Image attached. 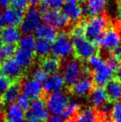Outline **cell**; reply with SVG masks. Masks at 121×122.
<instances>
[{
	"mask_svg": "<svg viewBox=\"0 0 121 122\" xmlns=\"http://www.w3.org/2000/svg\"><path fill=\"white\" fill-rule=\"evenodd\" d=\"M75 56L78 60H88L98 53L97 45L89 41L85 36L71 37Z\"/></svg>",
	"mask_w": 121,
	"mask_h": 122,
	"instance_id": "3",
	"label": "cell"
},
{
	"mask_svg": "<svg viewBox=\"0 0 121 122\" xmlns=\"http://www.w3.org/2000/svg\"><path fill=\"white\" fill-rule=\"evenodd\" d=\"M21 38V32L16 27L6 26L0 32V39L4 44H13L15 45L18 43Z\"/></svg>",
	"mask_w": 121,
	"mask_h": 122,
	"instance_id": "17",
	"label": "cell"
},
{
	"mask_svg": "<svg viewBox=\"0 0 121 122\" xmlns=\"http://www.w3.org/2000/svg\"><path fill=\"white\" fill-rule=\"evenodd\" d=\"M13 82L5 76H3V74L0 72V97L2 96V94L9 87V86Z\"/></svg>",
	"mask_w": 121,
	"mask_h": 122,
	"instance_id": "35",
	"label": "cell"
},
{
	"mask_svg": "<svg viewBox=\"0 0 121 122\" xmlns=\"http://www.w3.org/2000/svg\"><path fill=\"white\" fill-rule=\"evenodd\" d=\"M17 105L24 111L25 113L29 110L31 105V99L25 94H21L17 99Z\"/></svg>",
	"mask_w": 121,
	"mask_h": 122,
	"instance_id": "32",
	"label": "cell"
},
{
	"mask_svg": "<svg viewBox=\"0 0 121 122\" xmlns=\"http://www.w3.org/2000/svg\"><path fill=\"white\" fill-rule=\"evenodd\" d=\"M108 101L105 88L102 86H95L90 93V102L94 107L100 108Z\"/></svg>",
	"mask_w": 121,
	"mask_h": 122,
	"instance_id": "24",
	"label": "cell"
},
{
	"mask_svg": "<svg viewBox=\"0 0 121 122\" xmlns=\"http://www.w3.org/2000/svg\"><path fill=\"white\" fill-rule=\"evenodd\" d=\"M111 104L112 103L107 101L106 103H105L103 106L100 107V111H101V113L105 116V117H107V116L110 114V112H111V110H112V105Z\"/></svg>",
	"mask_w": 121,
	"mask_h": 122,
	"instance_id": "37",
	"label": "cell"
},
{
	"mask_svg": "<svg viewBox=\"0 0 121 122\" xmlns=\"http://www.w3.org/2000/svg\"><path fill=\"white\" fill-rule=\"evenodd\" d=\"M108 0H88L87 4L82 8L83 14L87 16H100L106 8Z\"/></svg>",
	"mask_w": 121,
	"mask_h": 122,
	"instance_id": "16",
	"label": "cell"
},
{
	"mask_svg": "<svg viewBox=\"0 0 121 122\" xmlns=\"http://www.w3.org/2000/svg\"><path fill=\"white\" fill-rule=\"evenodd\" d=\"M47 122H63V121H62V120L60 118V116H52V118H50Z\"/></svg>",
	"mask_w": 121,
	"mask_h": 122,
	"instance_id": "41",
	"label": "cell"
},
{
	"mask_svg": "<svg viewBox=\"0 0 121 122\" xmlns=\"http://www.w3.org/2000/svg\"><path fill=\"white\" fill-rule=\"evenodd\" d=\"M110 116L114 122H121V101L114 103Z\"/></svg>",
	"mask_w": 121,
	"mask_h": 122,
	"instance_id": "33",
	"label": "cell"
},
{
	"mask_svg": "<svg viewBox=\"0 0 121 122\" xmlns=\"http://www.w3.org/2000/svg\"><path fill=\"white\" fill-rule=\"evenodd\" d=\"M3 15L5 20V23H7L8 26L17 27L21 24L24 13L23 11L13 7H7L3 11Z\"/></svg>",
	"mask_w": 121,
	"mask_h": 122,
	"instance_id": "19",
	"label": "cell"
},
{
	"mask_svg": "<svg viewBox=\"0 0 121 122\" xmlns=\"http://www.w3.org/2000/svg\"><path fill=\"white\" fill-rule=\"evenodd\" d=\"M118 15H119V18H120L121 19V4L120 5V6H119V9H118Z\"/></svg>",
	"mask_w": 121,
	"mask_h": 122,
	"instance_id": "46",
	"label": "cell"
},
{
	"mask_svg": "<svg viewBox=\"0 0 121 122\" xmlns=\"http://www.w3.org/2000/svg\"><path fill=\"white\" fill-rule=\"evenodd\" d=\"M16 47L13 44H4L3 43L0 46V60H7L12 58L15 54Z\"/></svg>",
	"mask_w": 121,
	"mask_h": 122,
	"instance_id": "30",
	"label": "cell"
},
{
	"mask_svg": "<svg viewBox=\"0 0 121 122\" xmlns=\"http://www.w3.org/2000/svg\"><path fill=\"white\" fill-rule=\"evenodd\" d=\"M42 20L40 10L35 7H30L23 15V21L20 24V31L25 34L35 32L37 27L41 25Z\"/></svg>",
	"mask_w": 121,
	"mask_h": 122,
	"instance_id": "7",
	"label": "cell"
},
{
	"mask_svg": "<svg viewBox=\"0 0 121 122\" xmlns=\"http://www.w3.org/2000/svg\"><path fill=\"white\" fill-rule=\"evenodd\" d=\"M32 80L36 81L37 82L40 84H42L47 81V79L48 78V75L41 68H37L33 71L32 72Z\"/></svg>",
	"mask_w": 121,
	"mask_h": 122,
	"instance_id": "34",
	"label": "cell"
},
{
	"mask_svg": "<svg viewBox=\"0 0 121 122\" xmlns=\"http://www.w3.org/2000/svg\"><path fill=\"white\" fill-rule=\"evenodd\" d=\"M42 19L45 24L50 26L54 29H61L66 27L69 23L68 18L63 14L62 12L54 9H44L42 10Z\"/></svg>",
	"mask_w": 121,
	"mask_h": 122,
	"instance_id": "10",
	"label": "cell"
},
{
	"mask_svg": "<svg viewBox=\"0 0 121 122\" xmlns=\"http://www.w3.org/2000/svg\"><path fill=\"white\" fill-rule=\"evenodd\" d=\"M80 109V104L79 102L76 101H71L66 108L64 110L62 113L60 115V118L62 120V121H68L70 119L73 117L76 113L78 112Z\"/></svg>",
	"mask_w": 121,
	"mask_h": 122,
	"instance_id": "27",
	"label": "cell"
},
{
	"mask_svg": "<svg viewBox=\"0 0 121 122\" xmlns=\"http://www.w3.org/2000/svg\"><path fill=\"white\" fill-rule=\"evenodd\" d=\"M22 91L23 94L28 96L30 99L35 100L43 97V87L42 84L38 83L32 79H27L21 82Z\"/></svg>",
	"mask_w": 121,
	"mask_h": 122,
	"instance_id": "14",
	"label": "cell"
},
{
	"mask_svg": "<svg viewBox=\"0 0 121 122\" xmlns=\"http://www.w3.org/2000/svg\"><path fill=\"white\" fill-rule=\"evenodd\" d=\"M42 3V9H54L58 10L62 7L64 0H40Z\"/></svg>",
	"mask_w": 121,
	"mask_h": 122,
	"instance_id": "31",
	"label": "cell"
},
{
	"mask_svg": "<svg viewBox=\"0 0 121 122\" xmlns=\"http://www.w3.org/2000/svg\"><path fill=\"white\" fill-rule=\"evenodd\" d=\"M66 122H98V115L93 108L87 107L78 111Z\"/></svg>",
	"mask_w": 121,
	"mask_h": 122,
	"instance_id": "22",
	"label": "cell"
},
{
	"mask_svg": "<svg viewBox=\"0 0 121 122\" xmlns=\"http://www.w3.org/2000/svg\"><path fill=\"white\" fill-rule=\"evenodd\" d=\"M43 97L47 111L54 116H58L64 111L71 101L66 92L61 91L52 92L47 95L44 94Z\"/></svg>",
	"mask_w": 121,
	"mask_h": 122,
	"instance_id": "6",
	"label": "cell"
},
{
	"mask_svg": "<svg viewBox=\"0 0 121 122\" xmlns=\"http://www.w3.org/2000/svg\"><path fill=\"white\" fill-rule=\"evenodd\" d=\"M34 56H34V53L32 51L19 47L15 51L14 59L19 64V66L24 70L32 66L34 61Z\"/></svg>",
	"mask_w": 121,
	"mask_h": 122,
	"instance_id": "21",
	"label": "cell"
},
{
	"mask_svg": "<svg viewBox=\"0 0 121 122\" xmlns=\"http://www.w3.org/2000/svg\"><path fill=\"white\" fill-rule=\"evenodd\" d=\"M88 72H90L89 69L86 67L80 60L72 58L65 63L61 76L65 84L69 88Z\"/></svg>",
	"mask_w": 121,
	"mask_h": 122,
	"instance_id": "2",
	"label": "cell"
},
{
	"mask_svg": "<svg viewBox=\"0 0 121 122\" xmlns=\"http://www.w3.org/2000/svg\"><path fill=\"white\" fill-rule=\"evenodd\" d=\"M103 122H114L113 120L111 119V118H108V117H105V119H104Z\"/></svg>",
	"mask_w": 121,
	"mask_h": 122,
	"instance_id": "45",
	"label": "cell"
},
{
	"mask_svg": "<svg viewBox=\"0 0 121 122\" xmlns=\"http://www.w3.org/2000/svg\"><path fill=\"white\" fill-rule=\"evenodd\" d=\"M115 79H116L119 82L121 83V66L115 71Z\"/></svg>",
	"mask_w": 121,
	"mask_h": 122,
	"instance_id": "39",
	"label": "cell"
},
{
	"mask_svg": "<svg viewBox=\"0 0 121 122\" xmlns=\"http://www.w3.org/2000/svg\"><path fill=\"white\" fill-rule=\"evenodd\" d=\"M78 1H81V2H86V1H88V0H78Z\"/></svg>",
	"mask_w": 121,
	"mask_h": 122,
	"instance_id": "48",
	"label": "cell"
},
{
	"mask_svg": "<svg viewBox=\"0 0 121 122\" xmlns=\"http://www.w3.org/2000/svg\"><path fill=\"white\" fill-rule=\"evenodd\" d=\"M93 81L91 77L90 72H88L68 89L72 95L82 97L90 95L93 89Z\"/></svg>",
	"mask_w": 121,
	"mask_h": 122,
	"instance_id": "11",
	"label": "cell"
},
{
	"mask_svg": "<svg viewBox=\"0 0 121 122\" xmlns=\"http://www.w3.org/2000/svg\"><path fill=\"white\" fill-rule=\"evenodd\" d=\"M62 13L71 22L78 21L83 14L82 8L78 3V0H64Z\"/></svg>",
	"mask_w": 121,
	"mask_h": 122,
	"instance_id": "13",
	"label": "cell"
},
{
	"mask_svg": "<svg viewBox=\"0 0 121 122\" xmlns=\"http://www.w3.org/2000/svg\"><path fill=\"white\" fill-rule=\"evenodd\" d=\"M35 35L37 37V39H42L47 42H51L55 40L57 37V32L52 27L47 24H41L37 27V29L35 32Z\"/></svg>",
	"mask_w": 121,
	"mask_h": 122,
	"instance_id": "26",
	"label": "cell"
},
{
	"mask_svg": "<svg viewBox=\"0 0 121 122\" xmlns=\"http://www.w3.org/2000/svg\"><path fill=\"white\" fill-rule=\"evenodd\" d=\"M18 44H19L20 48L33 51L36 44V39L31 34H25L24 36L21 37L19 42H18Z\"/></svg>",
	"mask_w": 121,
	"mask_h": 122,
	"instance_id": "29",
	"label": "cell"
},
{
	"mask_svg": "<svg viewBox=\"0 0 121 122\" xmlns=\"http://www.w3.org/2000/svg\"><path fill=\"white\" fill-rule=\"evenodd\" d=\"M26 117L37 118L43 121H47L48 119L49 111L46 107L43 97L32 100V101H31L29 110L26 112Z\"/></svg>",
	"mask_w": 121,
	"mask_h": 122,
	"instance_id": "12",
	"label": "cell"
},
{
	"mask_svg": "<svg viewBox=\"0 0 121 122\" xmlns=\"http://www.w3.org/2000/svg\"><path fill=\"white\" fill-rule=\"evenodd\" d=\"M2 106H3V105H2V103L0 102V114H1V111H2Z\"/></svg>",
	"mask_w": 121,
	"mask_h": 122,
	"instance_id": "47",
	"label": "cell"
},
{
	"mask_svg": "<svg viewBox=\"0 0 121 122\" xmlns=\"http://www.w3.org/2000/svg\"><path fill=\"white\" fill-rule=\"evenodd\" d=\"M35 53L40 57L43 58L48 56L49 52L51 51V44L49 42L42 39L36 40L35 47H34Z\"/></svg>",
	"mask_w": 121,
	"mask_h": 122,
	"instance_id": "28",
	"label": "cell"
},
{
	"mask_svg": "<svg viewBox=\"0 0 121 122\" xmlns=\"http://www.w3.org/2000/svg\"><path fill=\"white\" fill-rule=\"evenodd\" d=\"M21 81L13 82L0 97V102L3 106H6V105L10 106L13 104L15 101H17L18 97L21 95Z\"/></svg>",
	"mask_w": 121,
	"mask_h": 122,
	"instance_id": "15",
	"label": "cell"
},
{
	"mask_svg": "<svg viewBox=\"0 0 121 122\" xmlns=\"http://www.w3.org/2000/svg\"><path fill=\"white\" fill-rule=\"evenodd\" d=\"M51 51L58 59H66L72 55L74 52L72 41L66 32L62 31L57 34L55 40L51 45Z\"/></svg>",
	"mask_w": 121,
	"mask_h": 122,
	"instance_id": "5",
	"label": "cell"
},
{
	"mask_svg": "<svg viewBox=\"0 0 121 122\" xmlns=\"http://www.w3.org/2000/svg\"><path fill=\"white\" fill-rule=\"evenodd\" d=\"M24 122H47L46 121L40 119H37V118H32V117H27L26 120H24Z\"/></svg>",
	"mask_w": 121,
	"mask_h": 122,
	"instance_id": "40",
	"label": "cell"
},
{
	"mask_svg": "<svg viewBox=\"0 0 121 122\" xmlns=\"http://www.w3.org/2000/svg\"><path fill=\"white\" fill-rule=\"evenodd\" d=\"M27 1H28V4L32 5V7H33L34 5L37 4V3H38L39 2H40V0H27Z\"/></svg>",
	"mask_w": 121,
	"mask_h": 122,
	"instance_id": "44",
	"label": "cell"
},
{
	"mask_svg": "<svg viewBox=\"0 0 121 122\" xmlns=\"http://www.w3.org/2000/svg\"><path fill=\"white\" fill-rule=\"evenodd\" d=\"M120 43L121 36L120 32L114 27L110 26L106 27L100 38L97 42L96 45L100 46L107 51H112L119 46H120Z\"/></svg>",
	"mask_w": 121,
	"mask_h": 122,
	"instance_id": "8",
	"label": "cell"
},
{
	"mask_svg": "<svg viewBox=\"0 0 121 122\" xmlns=\"http://www.w3.org/2000/svg\"><path fill=\"white\" fill-rule=\"evenodd\" d=\"M105 91L109 102L115 103L121 99V83L116 79H111L105 85Z\"/></svg>",
	"mask_w": 121,
	"mask_h": 122,
	"instance_id": "20",
	"label": "cell"
},
{
	"mask_svg": "<svg viewBox=\"0 0 121 122\" xmlns=\"http://www.w3.org/2000/svg\"><path fill=\"white\" fill-rule=\"evenodd\" d=\"M0 72L8 77L12 82L21 81L23 75V69L19 66L14 58L4 60L0 62Z\"/></svg>",
	"mask_w": 121,
	"mask_h": 122,
	"instance_id": "9",
	"label": "cell"
},
{
	"mask_svg": "<svg viewBox=\"0 0 121 122\" xmlns=\"http://www.w3.org/2000/svg\"><path fill=\"white\" fill-rule=\"evenodd\" d=\"M41 69H42L47 75L57 74L60 70L61 62L60 60L54 56H47L43 57L40 63Z\"/></svg>",
	"mask_w": 121,
	"mask_h": 122,
	"instance_id": "23",
	"label": "cell"
},
{
	"mask_svg": "<svg viewBox=\"0 0 121 122\" xmlns=\"http://www.w3.org/2000/svg\"><path fill=\"white\" fill-rule=\"evenodd\" d=\"M65 85L63 77L61 74H53L48 76L43 84V92L44 94H50L52 92H58L63 88Z\"/></svg>",
	"mask_w": 121,
	"mask_h": 122,
	"instance_id": "18",
	"label": "cell"
},
{
	"mask_svg": "<svg viewBox=\"0 0 121 122\" xmlns=\"http://www.w3.org/2000/svg\"><path fill=\"white\" fill-rule=\"evenodd\" d=\"M107 27V20L105 17H92L84 23V36L86 39L96 44Z\"/></svg>",
	"mask_w": 121,
	"mask_h": 122,
	"instance_id": "4",
	"label": "cell"
},
{
	"mask_svg": "<svg viewBox=\"0 0 121 122\" xmlns=\"http://www.w3.org/2000/svg\"><path fill=\"white\" fill-rule=\"evenodd\" d=\"M119 1H120V4H121V0H119Z\"/></svg>",
	"mask_w": 121,
	"mask_h": 122,
	"instance_id": "49",
	"label": "cell"
},
{
	"mask_svg": "<svg viewBox=\"0 0 121 122\" xmlns=\"http://www.w3.org/2000/svg\"><path fill=\"white\" fill-rule=\"evenodd\" d=\"M5 24V20L4 18H3V13H0V32L2 30V27H3V25Z\"/></svg>",
	"mask_w": 121,
	"mask_h": 122,
	"instance_id": "43",
	"label": "cell"
},
{
	"mask_svg": "<svg viewBox=\"0 0 121 122\" xmlns=\"http://www.w3.org/2000/svg\"><path fill=\"white\" fill-rule=\"evenodd\" d=\"M11 4L13 8H15L17 9L23 11V10L28 8V3L27 0H12Z\"/></svg>",
	"mask_w": 121,
	"mask_h": 122,
	"instance_id": "36",
	"label": "cell"
},
{
	"mask_svg": "<svg viewBox=\"0 0 121 122\" xmlns=\"http://www.w3.org/2000/svg\"><path fill=\"white\" fill-rule=\"evenodd\" d=\"M12 0H0V7L2 8H5L8 6L9 3H11Z\"/></svg>",
	"mask_w": 121,
	"mask_h": 122,
	"instance_id": "42",
	"label": "cell"
},
{
	"mask_svg": "<svg viewBox=\"0 0 121 122\" xmlns=\"http://www.w3.org/2000/svg\"><path fill=\"white\" fill-rule=\"evenodd\" d=\"M88 69L92 71L91 78L96 86H105L113 77L114 71L108 66L106 61L98 55L88 59Z\"/></svg>",
	"mask_w": 121,
	"mask_h": 122,
	"instance_id": "1",
	"label": "cell"
},
{
	"mask_svg": "<svg viewBox=\"0 0 121 122\" xmlns=\"http://www.w3.org/2000/svg\"><path fill=\"white\" fill-rule=\"evenodd\" d=\"M25 116L26 113L15 103L8 106L5 115L7 121L11 122H24Z\"/></svg>",
	"mask_w": 121,
	"mask_h": 122,
	"instance_id": "25",
	"label": "cell"
},
{
	"mask_svg": "<svg viewBox=\"0 0 121 122\" xmlns=\"http://www.w3.org/2000/svg\"><path fill=\"white\" fill-rule=\"evenodd\" d=\"M117 60L121 62V46H119L118 47H116L114 51H112V54Z\"/></svg>",
	"mask_w": 121,
	"mask_h": 122,
	"instance_id": "38",
	"label": "cell"
}]
</instances>
